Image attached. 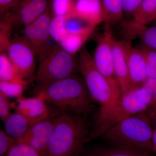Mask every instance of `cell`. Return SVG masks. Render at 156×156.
Here are the masks:
<instances>
[{
  "label": "cell",
  "mask_w": 156,
  "mask_h": 156,
  "mask_svg": "<svg viewBox=\"0 0 156 156\" xmlns=\"http://www.w3.org/2000/svg\"><path fill=\"white\" fill-rule=\"evenodd\" d=\"M70 14L81 17L96 27L104 21L101 0H76Z\"/></svg>",
  "instance_id": "9a60e30c"
},
{
  "label": "cell",
  "mask_w": 156,
  "mask_h": 156,
  "mask_svg": "<svg viewBox=\"0 0 156 156\" xmlns=\"http://www.w3.org/2000/svg\"><path fill=\"white\" fill-rule=\"evenodd\" d=\"M4 156H41L35 149L30 146L17 142L9 150Z\"/></svg>",
  "instance_id": "f546056e"
},
{
  "label": "cell",
  "mask_w": 156,
  "mask_h": 156,
  "mask_svg": "<svg viewBox=\"0 0 156 156\" xmlns=\"http://www.w3.org/2000/svg\"><path fill=\"white\" fill-rule=\"evenodd\" d=\"M15 112L24 116L32 125L53 115L48 103L41 98L23 95L12 102Z\"/></svg>",
  "instance_id": "8fae6325"
},
{
  "label": "cell",
  "mask_w": 156,
  "mask_h": 156,
  "mask_svg": "<svg viewBox=\"0 0 156 156\" xmlns=\"http://www.w3.org/2000/svg\"><path fill=\"white\" fill-rule=\"evenodd\" d=\"M6 53L20 75L24 80H35L36 54L24 37L12 38Z\"/></svg>",
  "instance_id": "52a82bcc"
},
{
  "label": "cell",
  "mask_w": 156,
  "mask_h": 156,
  "mask_svg": "<svg viewBox=\"0 0 156 156\" xmlns=\"http://www.w3.org/2000/svg\"><path fill=\"white\" fill-rule=\"evenodd\" d=\"M4 124L5 131L17 140L24 135L33 125L24 116L16 112L11 114Z\"/></svg>",
  "instance_id": "ac0fdd59"
},
{
  "label": "cell",
  "mask_w": 156,
  "mask_h": 156,
  "mask_svg": "<svg viewBox=\"0 0 156 156\" xmlns=\"http://www.w3.org/2000/svg\"><path fill=\"white\" fill-rule=\"evenodd\" d=\"M52 17L50 7L41 17L24 27L23 37L28 42L39 60L44 58L55 45L49 43L50 37L49 24Z\"/></svg>",
  "instance_id": "ba28073f"
},
{
  "label": "cell",
  "mask_w": 156,
  "mask_h": 156,
  "mask_svg": "<svg viewBox=\"0 0 156 156\" xmlns=\"http://www.w3.org/2000/svg\"><path fill=\"white\" fill-rule=\"evenodd\" d=\"M32 80H24L17 72L6 52L0 54V81L30 83Z\"/></svg>",
  "instance_id": "ffe728a7"
},
{
  "label": "cell",
  "mask_w": 156,
  "mask_h": 156,
  "mask_svg": "<svg viewBox=\"0 0 156 156\" xmlns=\"http://www.w3.org/2000/svg\"><path fill=\"white\" fill-rule=\"evenodd\" d=\"M104 21L111 26L120 21L123 17L122 0H101Z\"/></svg>",
  "instance_id": "44dd1931"
},
{
  "label": "cell",
  "mask_w": 156,
  "mask_h": 156,
  "mask_svg": "<svg viewBox=\"0 0 156 156\" xmlns=\"http://www.w3.org/2000/svg\"><path fill=\"white\" fill-rule=\"evenodd\" d=\"M154 128L147 111L124 119L105 131L101 136L112 145L151 152Z\"/></svg>",
  "instance_id": "277c9868"
},
{
  "label": "cell",
  "mask_w": 156,
  "mask_h": 156,
  "mask_svg": "<svg viewBox=\"0 0 156 156\" xmlns=\"http://www.w3.org/2000/svg\"><path fill=\"white\" fill-rule=\"evenodd\" d=\"M13 108L12 103L9 98L0 93V119L5 122L11 114V109Z\"/></svg>",
  "instance_id": "1f68e13d"
},
{
  "label": "cell",
  "mask_w": 156,
  "mask_h": 156,
  "mask_svg": "<svg viewBox=\"0 0 156 156\" xmlns=\"http://www.w3.org/2000/svg\"><path fill=\"white\" fill-rule=\"evenodd\" d=\"M112 48L115 74L123 96L135 89L131 83L129 76L126 41H119L113 39Z\"/></svg>",
  "instance_id": "4fadbf2b"
},
{
  "label": "cell",
  "mask_w": 156,
  "mask_h": 156,
  "mask_svg": "<svg viewBox=\"0 0 156 156\" xmlns=\"http://www.w3.org/2000/svg\"><path fill=\"white\" fill-rule=\"evenodd\" d=\"M18 142L17 140L9 135L5 130H0V156L5 155L9 150Z\"/></svg>",
  "instance_id": "4dcf8cb0"
},
{
  "label": "cell",
  "mask_w": 156,
  "mask_h": 156,
  "mask_svg": "<svg viewBox=\"0 0 156 156\" xmlns=\"http://www.w3.org/2000/svg\"><path fill=\"white\" fill-rule=\"evenodd\" d=\"M80 71L90 96L99 105L96 125L90 133L87 142L96 139L100 129L119 105L122 95L120 87L112 83L95 67L92 57L87 48L79 51Z\"/></svg>",
  "instance_id": "6da1fadb"
},
{
  "label": "cell",
  "mask_w": 156,
  "mask_h": 156,
  "mask_svg": "<svg viewBox=\"0 0 156 156\" xmlns=\"http://www.w3.org/2000/svg\"><path fill=\"white\" fill-rule=\"evenodd\" d=\"M142 0H122V9L124 14L134 17L139 9Z\"/></svg>",
  "instance_id": "d6a6232c"
},
{
  "label": "cell",
  "mask_w": 156,
  "mask_h": 156,
  "mask_svg": "<svg viewBox=\"0 0 156 156\" xmlns=\"http://www.w3.org/2000/svg\"><path fill=\"white\" fill-rule=\"evenodd\" d=\"M74 0H52L51 9L53 16H66L70 14L74 6Z\"/></svg>",
  "instance_id": "83f0119b"
},
{
  "label": "cell",
  "mask_w": 156,
  "mask_h": 156,
  "mask_svg": "<svg viewBox=\"0 0 156 156\" xmlns=\"http://www.w3.org/2000/svg\"><path fill=\"white\" fill-rule=\"evenodd\" d=\"M35 94L56 106L61 112L85 114L92 108V99L85 81L75 76L47 85H38Z\"/></svg>",
  "instance_id": "7a4b0ae2"
},
{
  "label": "cell",
  "mask_w": 156,
  "mask_h": 156,
  "mask_svg": "<svg viewBox=\"0 0 156 156\" xmlns=\"http://www.w3.org/2000/svg\"><path fill=\"white\" fill-rule=\"evenodd\" d=\"M150 153L145 151L125 147L98 146L84 151L80 156H153Z\"/></svg>",
  "instance_id": "2e32d148"
},
{
  "label": "cell",
  "mask_w": 156,
  "mask_h": 156,
  "mask_svg": "<svg viewBox=\"0 0 156 156\" xmlns=\"http://www.w3.org/2000/svg\"><path fill=\"white\" fill-rule=\"evenodd\" d=\"M21 0H0V16L4 17L8 12L17 6Z\"/></svg>",
  "instance_id": "836d02e7"
},
{
  "label": "cell",
  "mask_w": 156,
  "mask_h": 156,
  "mask_svg": "<svg viewBox=\"0 0 156 156\" xmlns=\"http://www.w3.org/2000/svg\"><path fill=\"white\" fill-rule=\"evenodd\" d=\"M66 16H53L49 24V32L51 39L59 44L68 33L65 27Z\"/></svg>",
  "instance_id": "cb8c5ba5"
},
{
  "label": "cell",
  "mask_w": 156,
  "mask_h": 156,
  "mask_svg": "<svg viewBox=\"0 0 156 156\" xmlns=\"http://www.w3.org/2000/svg\"><path fill=\"white\" fill-rule=\"evenodd\" d=\"M124 25L128 33L140 39L143 46L156 50V25L148 27L132 20L126 21Z\"/></svg>",
  "instance_id": "e0dca14e"
},
{
  "label": "cell",
  "mask_w": 156,
  "mask_h": 156,
  "mask_svg": "<svg viewBox=\"0 0 156 156\" xmlns=\"http://www.w3.org/2000/svg\"><path fill=\"white\" fill-rule=\"evenodd\" d=\"M65 27L68 34L89 37L96 26L81 17L70 14L66 16Z\"/></svg>",
  "instance_id": "d6986e66"
},
{
  "label": "cell",
  "mask_w": 156,
  "mask_h": 156,
  "mask_svg": "<svg viewBox=\"0 0 156 156\" xmlns=\"http://www.w3.org/2000/svg\"><path fill=\"white\" fill-rule=\"evenodd\" d=\"M146 61V72L147 78L156 79V50L143 46L140 48Z\"/></svg>",
  "instance_id": "f1b7e54d"
},
{
  "label": "cell",
  "mask_w": 156,
  "mask_h": 156,
  "mask_svg": "<svg viewBox=\"0 0 156 156\" xmlns=\"http://www.w3.org/2000/svg\"><path fill=\"white\" fill-rule=\"evenodd\" d=\"M89 134L82 117L61 112L50 136L46 156H80Z\"/></svg>",
  "instance_id": "3957f363"
},
{
  "label": "cell",
  "mask_w": 156,
  "mask_h": 156,
  "mask_svg": "<svg viewBox=\"0 0 156 156\" xmlns=\"http://www.w3.org/2000/svg\"><path fill=\"white\" fill-rule=\"evenodd\" d=\"M126 57L129 76L134 88L142 87L148 79L146 61L140 48H133L130 41H126Z\"/></svg>",
  "instance_id": "5bb4252c"
},
{
  "label": "cell",
  "mask_w": 156,
  "mask_h": 156,
  "mask_svg": "<svg viewBox=\"0 0 156 156\" xmlns=\"http://www.w3.org/2000/svg\"><path fill=\"white\" fill-rule=\"evenodd\" d=\"M89 38L83 36L68 34L58 45L69 53L76 54L82 49L83 45Z\"/></svg>",
  "instance_id": "d4e9b609"
},
{
  "label": "cell",
  "mask_w": 156,
  "mask_h": 156,
  "mask_svg": "<svg viewBox=\"0 0 156 156\" xmlns=\"http://www.w3.org/2000/svg\"><path fill=\"white\" fill-rule=\"evenodd\" d=\"M80 70L79 57L66 52L56 44L41 60L35 80L38 86L75 76Z\"/></svg>",
  "instance_id": "5b68a950"
},
{
  "label": "cell",
  "mask_w": 156,
  "mask_h": 156,
  "mask_svg": "<svg viewBox=\"0 0 156 156\" xmlns=\"http://www.w3.org/2000/svg\"><path fill=\"white\" fill-rule=\"evenodd\" d=\"M58 115H53L46 119L32 125L17 141L30 146L41 156H47L49 140Z\"/></svg>",
  "instance_id": "30bf717a"
},
{
  "label": "cell",
  "mask_w": 156,
  "mask_h": 156,
  "mask_svg": "<svg viewBox=\"0 0 156 156\" xmlns=\"http://www.w3.org/2000/svg\"><path fill=\"white\" fill-rule=\"evenodd\" d=\"M0 23V53L7 51L11 43L12 26L14 24L10 11L2 17Z\"/></svg>",
  "instance_id": "603a6c76"
},
{
  "label": "cell",
  "mask_w": 156,
  "mask_h": 156,
  "mask_svg": "<svg viewBox=\"0 0 156 156\" xmlns=\"http://www.w3.org/2000/svg\"><path fill=\"white\" fill-rule=\"evenodd\" d=\"M152 144L153 151L156 154V126L154 128L152 136Z\"/></svg>",
  "instance_id": "e575fe53"
},
{
  "label": "cell",
  "mask_w": 156,
  "mask_h": 156,
  "mask_svg": "<svg viewBox=\"0 0 156 156\" xmlns=\"http://www.w3.org/2000/svg\"><path fill=\"white\" fill-rule=\"evenodd\" d=\"M49 0H21L10 11L14 24L24 27L41 17L50 7Z\"/></svg>",
  "instance_id": "7c38bea8"
},
{
  "label": "cell",
  "mask_w": 156,
  "mask_h": 156,
  "mask_svg": "<svg viewBox=\"0 0 156 156\" xmlns=\"http://www.w3.org/2000/svg\"><path fill=\"white\" fill-rule=\"evenodd\" d=\"M133 20L146 25L156 20V0H142Z\"/></svg>",
  "instance_id": "7402d4cb"
},
{
  "label": "cell",
  "mask_w": 156,
  "mask_h": 156,
  "mask_svg": "<svg viewBox=\"0 0 156 156\" xmlns=\"http://www.w3.org/2000/svg\"><path fill=\"white\" fill-rule=\"evenodd\" d=\"M113 39L110 26L105 24V29L98 39L92 60L95 67L102 75L112 83L119 86L114 68Z\"/></svg>",
  "instance_id": "9c48e42d"
},
{
  "label": "cell",
  "mask_w": 156,
  "mask_h": 156,
  "mask_svg": "<svg viewBox=\"0 0 156 156\" xmlns=\"http://www.w3.org/2000/svg\"><path fill=\"white\" fill-rule=\"evenodd\" d=\"M149 92L151 99L147 111L154 127L156 126V79H148L143 85Z\"/></svg>",
  "instance_id": "4316f807"
},
{
  "label": "cell",
  "mask_w": 156,
  "mask_h": 156,
  "mask_svg": "<svg viewBox=\"0 0 156 156\" xmlns=\"http://www.w3.org/2000/svg\"><path fill=\"white\" fill-rule=\"evenodd\" d=\"M149 92L144 87L131 90L122 96L119 107L104 124L96 136H101L108 128L124 119L147 110L150 101Z\"/></svg>",
  "instance_id": "8992f818"
},
{
  "label": "cell",
  "mask_w": 156,
  "mask_h": 156,
  "mask_svg": "<svg viewBox=\"0 0 156 156\" xmlns=\"http://www.w3.org/2000/svg\"><path fill=\"white\" fill-rule=\"evenodd\" d=\"M29 83L0 81V93L9 98H19L23 96Z\"/></svg>",
  "instance_id": "484cf974"
}]
</instances>
